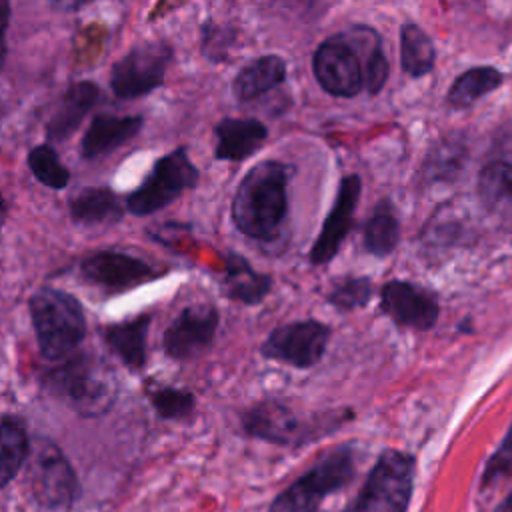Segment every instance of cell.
<instances>
[{
    "mask_svg": "<svg viewBox=\"0 0 512 512\" xmlns=\"http://www.w3.org/2000/svg\"><path fill=\"white\" fill-rule=\"evenodd\" d=\"M288 168L276 160L252 166L232 200V218L240 232L256 240L278 236L288 210Z\"/></svg>",
    "mask_w": 512,
    "mask_h": 512,
    "instance_id": "6da1fadb",
    "label": "cell"
},
{
    "mask_svg": "<svg viewBox=\"0 0 512 512\" xmlns=\"http://www.w3.org/2000/svg\"><path fill=\"white\" fill-rule=\"evenodd\" d=\"M48 388L82 416H96L110 408L116 382L108 366L92 354H70L46 376Z\"/></svg>",
    "mask_w": 512,
    "mask_h": 512,
    "instance_id": "7a4b0ae2",
    "label": "cell"
},
{
    "mask_svg": "<svg viewBox=\"0 0 512 512\" xmlns=\"http://www.w3.org/2000/svg\"><path fill=\"white\" fill-rule=\"evenodd\" d=\"M30 316L42 354L64 360L84 338L86 320L78 300L56 288H40L30 298Z\"/></svg>",
    "mask_w": 512,
    "mask_h": 512,
    "instance_id": "3957f363",
    "label": "cell"
},
{
    "mask_svg": "<svg viewBox=\"0 0 512 512\" xmlns=\"http://www.w3.org/2000/svg\"><path fill=\"white\" fill-rule=\"evenodd\" d=\"M356 474V454L338 446L296 478L270 504L268 512H318L324 498L348 486Z\"/></svg>",
    "mask_w": 512,
    "mask_h": 512,
    "instance_id": "277c9868",
    "label": "cell"
},
{
    "mask_svg": "<svg viewBox=\"0 0 512 512\" xmlns=\"http://www.w3.org/2000/svg\"><path fill=\"white\" fill-rule=\"evenodd\" d=\"M414 478V456L402 450H384L362 484L354 512H408Z\"/></svg>",
    "mask_w": 512,
    "mask_h": 512,
    "instance_id": "5b68a950",
    "label": "cell"
},
{
    "mask_svg": "<svg viewBox=\"0 0 512 512\" xmlns=\"http://www.w3.org/2000/svg\"><path fill=\"white\" fill-rule=\"evenodd\" d=\"M196 182V166L190 162L186 150L178 148L156 162L142 186L128 196L126 206L136 216L152 214L176 200L184 190L196 186Z\"/></svg>",
    "mask_w": 512,
    "mask_h": 512,
    "instance_id": "8992f818",
    "label": "cell"
},
{
    "mask_svg": "<svg viewBox=\"0 0 512 512\" xmlns=\"http://www.w3.org/2000/svg\"><path fill=\"white\" fill-rule=\"evenodd\" d=\"M30 488L34 498L52 510L70 508L78 494V480L64 458V454L52 442H38L32 454L30 472H28Z\"/></svg>",
    "mask_w": 512,
    "mask_h": 512,
    "instance_id": "52a82bcc",
    "label": "cell"
},
{
    "mask_svg": "<svg viewBox=\"0 0 512 512\" xmlns=\"http://www.w3.org/2000/svg\"><path fill=\"white\" fill-rule=\"evenodd\" d=\"M170 48L164 42H148L132 48L124 58H120L110 74V86L118 98H138L162 84L168 62Z\"/></svg>",
    "mask_w": 512,
    "mask_h": 512,
    "instance_id": "ba28073f",
    "label": "cell"
},
{
    "mask_svg": "<svg viewBox=\"0 0 512 512\" xmlns=\"http://www.w3.org/2000/svg\"><path fill=\"white\" fill-rule=\"evenodd\" d=\"M328 336L330 328L318 320L290 322L268 336L262 354L296 368H308L322 358Z\"/></svg>",
    "mask_w": 512,
    "mask_h": 512,
    "instance_id": "9c48e42d",
    "label": "cell"
},
{
    "mask_svg": "<svg viewBox=\"0 0 512 512\" xmlns=\"http://www.w3.org/2000/svg\"><path fill=\"white\" fill-rule=\"evenodd\" d=\"M312 66L322 88L334 96L350 98L364 86L360 56L342 34H336L318 46Z\"/></svg>",
    "mask_w": 512,
    "mask_h": 512,
    "instance_id": "30bf717a",
    "label": "cell"
},
{
    "mask_svg": "<svg viewBox=\"0 0 512 512\" xmlns=\"http://www.w3.org/2000/svg\"><path fill=\"white\" fill-rule=\"evenodd\" d=\"M218 312L210 304L184 308L164 332V350L174 360H188L204 352L216 332Z\"/></svg>",
    "mask_w": 512,
    "mask_h": 512,
    "instance_id": "8fae6325",
    "label": "cell"
},
{
    "mask_svg": "<svg viewBox=\"0 0 512 512\" xmlns=\"http://www.w3.org/2000/svg\"><path fill=\"white\" fill-rule=\"evenodd\" d=\"M380 302L382 310L396 324L414 330L432 328L440 312L436 298L428 290L404 280L386 282L380 292Z\"/></svg>",
    "mask_w": 512,
    "mask_h": 512,
    "instance_id": "7c38bea8",
    "label": "cell"
},
{
    "mask_svg": "<svg viewBox=\"0 0 512 512\" xmlns=\"http://www.w3.org/2000/svg\"><path fill=\"white\" fill-rule=\"evenodd\" d=\"M246 434L272 444H300L310 440L312 428L306 426L290 408L280 402H260L242 418Z\"/></svg>",
    "mask_w": 512,
    "mask_h": 512,
    "instance_id": "4fadbf2b",
    "label": "cell"
},
{
    "mask_svg": "<svg viewBox=\"0 0 512 512\" xmlns=\"http://www.w3.org/2000/svg\"><path fill=\"white\" fill-rule=\"evenodd\" d=\"M360 188H362V182L356 174H350L340 180L334 206L324 220L322 232H320L314 248L310 250L312 264H326L338 252L342 240L350 232L354 208H356V202L360 196Z\"/></svg>",
    "mask_w": 512,
    "mask_h": 512,
    "instance_id": "5bb4252c",
    "label": "cell"
},
{
    "mask_svg": "<svg viewBox=\"0 0 512 512\" xmlns=\"http://www.w3.org/2000/svg\"><path fill=\"white\" fill-rule=\"evenodd\" d=\"M80 274L86 282L110 290L130 288L154 278L158 272L140 258L122 252H96L80 264Z\"/></svg>",
    "mask_w": 512,
    "mask_h": 512,
    "instance_id": "9a60e30c",
    "label": "cell"
},
{
    "mask_svg": "<svg viewBox=\"0 0 512 512\" xmlns=\"http://www.w3.org/2000/svg\"><path fill=\"white\" fill-rule=\"evenodd\" d=\"M214 132L216 158L232 162L252 156L268 136L266 126L254 118H224Z\"/></svg>",
    "mask_w": 512,
    "mask_h": 512,
    "instance_id": "2e32d148",
    "label": "cell"
},
{
    "mask_svg": "<svg viewBox=\"0 0 512 512\" xmlns=\"http://www.w3.org/2000/svg\"><path fill=\"white\" fill-rule=\"evenodd\" d=\"M142 128L140 116H110V114H98L90 122L80 152L84 158H96L102 156L118 146H122L126 140L134 138L138 130Z\"/></svg>",
    "mask_w": 512,
    "mask_h": 512,
    "instance_id": "e0dca14e",
    "label": "cell"
},
{
    "mask_svg": "<svg viewBox=\"0 0 512 512\" xmlns=\"http://www.w3.org/2000/svg\"><path fill=\"white\" fill-rule=\"evenodd\" d=\"M98 98H100V90L94 82L72 84L46 124L48 138L50 140L68 138L80 126L82 118L98 102Z\"/></svg>",
    "mask_w": 512,
    "mask_h": 512,
    "instance_id": "ac0fdd59",
    "label": "cell"
},
{
    "mask_svg": "<svg viewBox=\"0 0 512 512\" xmlns=\"http://www.w3.org/2000/svg\"><path fill=\"white\" fill-rule=\"evenodd\" d=\"M284 78H286V64L280 56H274V54L260 56L238 72L234 80V94L242 102L256 100L268 90H272L274 86H278Z\"/></svg>",
    "mask_w": 512,
    "mask_h": 512,
    "instance_id": "d6986e66",
    "label": "cell"
},
{
    "mask_svg": "<svg viewBox=\"0 0 512 512\" xmlns=\"http://www.w3.org/2000/svg\"><path fill=\"white\" fill-rule=\"evenodd\" d=\"M150 326V316H138L134 320L112 324L104 330V340L108 348L130 368L138 370L146 360V334Z\"/></svg>",
    "mask_w": 512,
    "mask_h": 512,
    "instance_id": "ffe728a7",
    "label": "cell"
},
{
    "mask_svg": "<svg viewBox=\"0 0 512 512\" xmlns=\"http://www.w3.org/2000/svg\"><path fill=\"white\" fill-rule=\"evenodd\" d=\"M224 290L230 298L244 304H258L270 290V278L256 272L240 254L224 258Z\"/></svg>",
    "mask_w": 512,
    "mask_h": 512,
    "instance_id": "44dd1931",
    "label": "cell"
},
{
    "mask_svg": "<svg viewBox=\"0 0 512 512\" xmlns=\"http://www.w3.org/2000/svg\"><path fill=\"white\" fill-rule=\"evenodd\" d=\"M70 214L78 224H112L122 218V206L108 188H82L70 200Z\"/></svg>",
    "mask_w": 512,
    "mask_h": 512,
    "instance_id": "7402d4cb",
    "label": "cell"
},
{
    "mask_svg": "<svg viewBox=\"0 0 512 512\" xmlns=\"http://www.w3.org/2000/svg\"><path fill=\"white\" fill-rule=\"evenodd\" d=\"M28 456V434L14 416L0 418V488L6 486Z\"/></svg>",
    "mask_w": 512,
    "mask_h": 512,
    "instance_id": "603a6c76",
    "label": "cell"
},
{
    "mask_svg": "<svg viewBox=\"0 0 512 512\" xmlns=\"http://www.w3.org/2000/svg\"><path fill=\"white\" fill-rule=\"evenodd\" d=\"M502 84V74L492 66H476L454 80L448 90V104L454 108H468L482 96L490 94Z\"/></svg>",
    "mask_w": 512,
    "mask_h": 512,
    "instance_id": "cb8c5ba5",
    "label": "cell"
},
{
    "mask_svg": "<svg viewBox=\"0 0 512 512\" xmlns=\"http://www.w3.org/2000/svg\"><path fill=\"white\" fill-rule=\"evenodd\" d=\"M400 56L402 68L410 76H424L432 70L436 50L430 36L416 24H404L400 32Z\"/></svg>",
    "mask_w": 512,
    "mask_h": 512,
    "instance_id": "d4e9b609",
    "label": "cell"
},
{
    "mask_svg": "<svg viewBox=\"0 0 512 512\" xmlns=\"http://www.w3.org/2000/svg\"><path fill=\"white\" fill-rule=\"evenodd\" d=\"M400 238V224L394 216L392 208L382 202L376 206L374 214L368 218L364 226V246L374 256H386L390 254Z\"/></svg>",
    "mask_w": 512,
    "mask_h": 512,
    "instance_id": "484cf974",
    "label": "cell"
},
{
    "mask_svg": "<svg viewBox=\"0 0 512 512\" xmlns=\"http://www.w3.org/2000/svg\"><path fill=\"white\" fill-rule=\"evenodd\" d=\"M478 190L486 204L512 202V162L494 160L488 162L478 178Z\"/></svg>",
    "mask_w": 512,
    "mask_h": 512,
    "instance_id": "4316f807",
    "label": "cell"
},
{
    "mask_svg": "<svg viewBox=\"0 0 512 512\" xmlns=\"http://www.w3.org/2000/svg\"><path fill=\"white\" fill-rule=\"evenodd\" d=\"M28 166H30L32 174L48 188L62 190L70 180L66 166H62V162L58 160V154L54 152V148L50 144L36 146L28 154Z\"/></svg>",
    "mask_w": 512,
    "mask_h": 512,
    "instance_id": "83f0119b",
    "label": "cell"
},
{
    "mask_svg": "<svg viewBox=\"0 0 512 512\" xmlns=\"http://www.w3.org/2000/svg\"><path fill=\"white\" fill-rule=\"evenodd\" d=\"M508 478H512V424H510L502 444L486 460L480 486H482V490H486V488H492L498 482L508 480Z\"/></svg>",
    "mask_w": 512,
    "mask_h": 512,
    "instance_id": "f1b7e54d",
    "label": "cell"
},
{
    "mask_svg": "<svg viewBox=\"0 0 512 512\" xmlns=\"http://www.w3.org/2000/svg\"><path fill=\"white\" fill-rule=\"evenodd\" d=\"M154 410L168 420L184 418L194 410V396L180 388H158L150 396Z\"/></svg>",
    "mask_w": 512,
    "mask_h": 512,
    "instance_id": "f546056e",
    "label": "cell"
},
{
    "mask_svg": "<svg viewBox=\"0 0 512 512\" xmlns=\"http://www.w3.org/2000/svg\"><path fill=\"white\" fill-rule=\"evenodd\" d=\"M362 64V78H364V86L370 94H378L388 78V60L378 44V36H374L370 40V44L366 46L364 56L360 58Z\"/></svg>",
    "mask_w": 512,
    "mask_h": 512,
    "instance_id": "4dcf8cb0",
    "label": "cell"
},
{
    "mask_svg": "<svg viewBox=\"0 0 512 512\" xmlns=\"http://www.w3.org/2000/svg\"><path fill=\"white\" fill-rule=\"evenodd\" d=\"M372 296V284L368 278H348L344 282H340L328 296V300L336 306V308H344V310H352V308H360L366 306V302Z\"/></svg>",
    "mask_w": 512,
    "mask_h": 512,
    "instance_id": "1f68e13d",
    "label": "cell"
},
{
    "mask_svg": "<svg viewBox=\"0 0 512 512\" xmlns=\"http://www.w3.org/2000/svg\"><path fill=\"white\" fill-rule=\"evenodd\" d=\"M10 20V4L0 0V68L4 64V56H6V26Z\"/></svg>",
    "mask_w": 512,
    "mask_h": 512,
    "instance_id": "d6a6232c",
    "label": "cell"
},
{
    "mask_svg": "<svg viewBox=\"0 0 512 512\" xmlns=\"http://www.w3.org/2000/svg\"><path fill=\"white\" fill-rule=\"evenodd\" d=\"M494 512H512V492L498 504V508Z\"/></svg>",
    "mask_w": 512,
    "mask_h": 512,
    "instance_id": "836d02e7",
    "label": "cell"
},
{
    "mask_svg": "<svg viewBox=\"0 0 512 512\" xmlns=\"http://www.w3.org/2000/svg\"><path fill=\"white\" fill-rule=\"evenodd\" d=\"M4 200H2V194H0V224H2V220H4Z\"/></svg>",
    "mask_w": 512,
    "mask_h": 512,
    "instance_id": "e575fe53",
    "label": "cell"
}]
</instances>
